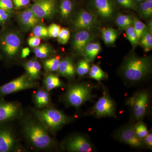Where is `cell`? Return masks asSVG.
<instances>
[{"instance_id": "6da1fadb", "label": "cell", "mask_w": 152, "mask_h": 152, "mask_svg": "<svg viewBox=\"0 0 152 152\" xmlns=\"http://www.w3.org/2000/svg\"><path fill=\"white\" fill-rule=\"evenodd\" d=\"M22 131L26 140L35 149L46 151L54 146V141L50 133L37 118L24 121Z\"/></svg>"}, {"instance_id": "7a4b0ae2", "label": "cell", "mask_w": 152, "mask_h": 152, "mask_svg": "<svg viewBox=\"0 0 152 152\" xmlns=\"http://www.w3.org/2000/svg\"><path fill=\"white\" fill-rule=\"evenodd\" d=\"M151 59L148 57L132 55L128 57L123 65V75L129 81H140L151 72Z\"/></svg>"}, {"instance_id": "3957f363", "label": "cell", "mask_w": 152, "mask_h": 152, "mask_svg": "<svg viewBox=\"0 0 152 152\" xmlns=\"http://www.w3.org/2000/svg\"><path fill=\"white\" fill-rule=\"evenodd\" d=\"M34 114L36 118L52 134H56L72 120L62 112L51 107L36 110Z\"/></svg>"}, {"instance_id": "277c9868", "label": "cell", "mask_w": 152, "mask_h": 152, "mask_svg": "<svg viewBox=\"0 0 152 152\" xmlns=\"http://www.w3.org/2000/svg\"><path fill=\"white\" fill-rule=\"evenodd\" d=\"M93 87L87 84H77L70 86L65 95V100L68 105L80 107L87 101L91 99Z\"/></svg>"}, {"instance_id": "5b68a950", "label": "cell", "mask_w": 152, "mask_h": 152, "mask_svg": "<svg viewBox=\"0 0 152 152\" xmlns=\"http://www.w3.org/2000/svg\"><path fill=\"white\" fill-rule=\"evenodd\" d=\"M37 87L36 83L27 74H24L7 84L0 86V97L4 96L23 90L36 88Z\"/></svg>"}, {"instance_id": "8992f818", "label": "cell", "mask_w": 152, "mask_h": 152, "mask_svg": "<svg viewBox=\"0 0 152 152\" xmlns=\"http://www.w3.org/2000/svg\"><path fill=\"white\" fill-rule=\"evenodd\" d=\"M23 115V109L20 102L0 100V124L18 119Z\"/></svg>"}, {"instance_id": "52a82bcc", "label": "cell", "mask_w": 152, "mask_h": 152, "mask_svg": "<svg viewBox=\"0 0 152 152\" xmlns=\"http://www.w3.org/2000/svg\"><path fill=\"white\" fill-rule=\"evenodd\" d=\"M149 96L146 91L137 93L128 100V104L132 109L136 119L140 121L143 118L146 113Z\"/></svg>"}, {"instance_id": "ba28073f", "label": "cell", "mask_w": 152, "mask_h": 152, "mask_svg": "<svg viewBox=\"0 0 152 152\" xmlns=\"http://www.w3.org/2000/svg\"><path fill=\"white\" fill-rule=\"evenodd\" d=\"M18 142L11 128L0 124V152H10L19 150Z\"/></svg>"}, {"instance_id": "9c48e42d", "label": "cell", "mask_w": 152, "mask_h": 152, "mask_svg": "<svg viewBox=\"0 0 152 152\" xmlns=\"http://www.w3.org/2000/svg\"><path fill=\"white\" fill-rule=\"evenodd\" d=\"M115 102L108 94L105 93L95 104L91 113L99 118L113 117L115 116Z\"/></svg>"}, {"instance_id": "30bf717a", "label": "cell", "mask_w": 152, "mask_h": 152, "mask_svg": "<svg viewBox=\"0 0 152 152\" xmlns=\"http://www.w3.org/2000/svg\"><path fill=\"white\" fill-rule=\"evenodd\" d=\"M62 147L68 151L91 152L93 147L85 137L80 135L73 136L67 139L62 144Z\"/></svg>"}, {"instance_id": "8fae6325", "label": "cell", "mask_w": 152, "mask_h": 152, "mask_svg": "<svg viewBox=\"0 0 152 152\" xmlns=\"http://www.w3.org/2000/svg\"><path fill=\"white\" fill-rule=\"evenodd\" d=\"M31 10L40 19L50 18L56 11L55 0H36Z\"/></svg>"}, {"instance_id": "7c38bea8", "label": "cell", "mask_w": 152, "mask_h": 152, "mask_svg": "<svg viewBox=\"0 0 152 152\" xmlns=\"http://www.w3.org/2000/svg\"><path fill=\"white\" fill-rule=\"evenodd\" d=\"M117 138L131 146L141 148L144 146L143 142L136 135L134 127L126 126L120 129L116 134Z\"/></svg>"}, {"instance_id": "4fadbf2b", "label": "cell", "mask_w": 152, "mask_h": 152, "mask_svg": "<svg viewBox=\"0 0 152 152\" xmlns=\"http://www.w3.org/2000/svg\"><path fill=\"white\" fill-rule=\"evenodd\" d=\"M97 19L94 15L85 10H82L78 14L74 26L76 30H91L96 26Z\"/></svg>"}, {"instance_id": "5bb4252c", "label": "cell", "mask_w": 152, "mask_h": 152, "mask_svg": "<svg viewBox=\"0 0 152 152\" xmlns=\"http://www.w3.org/2000/svg\"><path fill=\"white\" fill-rule=\"evenodd\" d=\"M91 4L98 15L105 19L113 17L115 5L114 0H91Z\"/></svg>"}, {"instance_id": "9a60e30c", "label": "cell", "mask_w": 152, "mask_h": 152, "mask_svg": "<svg viewBox=\"0 0 152 152\" xmlns=\"http://www.w3.org/2000/svg\"><path fill=\"white\" fill-rule=\"evenodd\" d=\"M94 39V34L89 30H79L74 37L72 45L74 50L77 53L83 55L85 47Z\"/></svg>"}, {"instance_id": "2e32d148", "label": "cell", "mask_w": 152, "mask_h": 152, "mask_svg": "<svg viewBox=\"0 0 152 152\" xmlns=\"http://www.w3.org/2000/svg\"><path fill=\"white\" fill-rule=\"evenodd\" d=\"M20 45L19 36L15 33H10L7 34L3 39L2 47L7 56L12 57L18 51Z\"/></svg>"}, {"instance_id": "e0dca14e", "label": "cell", "mask_w": 152, "mask_h": 152, "mask_svg": "<svg viewBox=\"0 0 152 152\" xmlns=\"http://www.w3.org/2000/svg\"><path fill=\"white\" fill-rule=\"evenodd\" d=\"M19 20L21 24L26 28H33L40 22L39 18L31 9H27L20 14Z\"/></svg>"}, {"instance_id": "ac0fdd59", "label": "cell", "mask_w": 152, "mask_h": 152, "mask_svg": "<svg viewBox=\"0 0 152 152\" xmlns=\"http://www.w3.org/2000/svg\"><path fill=\"white\" fill-rule=\"evenodd\" d=\"M34 102L35 105L39 109L50 107L51 99L48 91L44 88L38 90L34 94Z\"/></svg>"}, {"instance_id": "d6986e66", "label": "cell", "mask_w": 152, "mask_h": 152, "mask_svg": "<svg viewBox=\"0 0 152 152\" xmlns=\"http://www.w3.org/2000/svg\"><path fill=\"white\" fill-rule=\"evenodd\" d=\"M58 71L61 75L68 78L73 77L76 71L73 63L69 58H66L61 61Z\"/></svg>"}, {"instance_id": "ffe728a7", "label": "cell", "mask_w": 152, "mask_h": 152, "mask_svg": "<svg viewBox=\"0 0 152 152\" xmlns=\"http://www.w3.org/2000/svg\"><path fill=\"white\" fill-rule=\"evenodd\" d=\"M101 50L100 44L98 42H90L85 47L83 55L85 59L89 62H92L94 60Z\"/></svg>"}, {"instance_id": "44dd1931", "label": "cell", "mask_w": 152, "mask_h": 152, "mask_svg": "<svg viewBox=\"0 0 152 152\" xmlns=\"http://www.w3.org/2000/svg\"><path fill=\"white\" fill-rule=\"evenodd\" d=\"M44 88L47 91H51L54 89L64 86V84L58 76L50 74L45 76L43 81Z\"/></svg>"}, {"instance_id": "7402d4cb", "label": "cell", "mask_w": 152, "mask_h": 152, "mask_svg": "<svg viewBox=\"0 0 152 152\" xmlns=\"http://www.w3.org/2000/svg\"><path fill=\"white\" fill-rule=\"evenodd\" d=\"M101 31L103 39L107 45L113 44L118 36V31L112 28H103L101 30Z\"/></svg>"}, {"instance_id": "603a6c76", "label": "cell", "mask_w": 152, "mask_h": 152, "mask_svg": "<svg viewBox=\"0 0 152 152\" xmlns=\"http://www.w3.org/2000/svg\"><path fill=\"white\" fill-rule=\"evenodd\" d=\"M115 21L119 29L125 30L133 25L134 18L130 16L120 14L117 17Z\"/></svg>"}, {"instance_id": "cb8c5ba5", "label": "cell", "mask_w": 152, "mask_h": 152, "mask_svg": "<svg viewBox=\"0 0 152 152\" xmlns=\"http://www.w3.org/2000/svg\"><path fill=\"white\" fill-rule=\"evenodd\" d=\"M52 52L51 47L46 44L40 45L34 50L36 57L40 59L46 58L50 55Z\"/></svg>"}, {"instance_id": "d4e9b609", "label": "cell", "mask_w": 152, "mask_h": 152, "mask_svg": "<svg viewBox=\"0 0 152 152\" xmlns=\"http://www.w3.org/2000/svg\"><path fill=\"white\" fill-rule=\"evenodd\" d=\"M73 4L71 0H63L60 7V13L63 18H69L72 12Z\"/></svg>"}, {"instance_id": "484cf974", "label": "cell", "mask_w": 152, "mask_h": 152, "mask_svg": "<svg viewBox=\"0 0 152 152\" xmlns=\"http://www.w3.org/2000/svg\"><path fill=\"white\" fill-rule=\"evenodd\" d=\"M139 43L144 48L145 52H149L151 50L152 48V36L148 29H147L144 32L139 41Z\"/></svg>"}, {"instance_id": "4316f807", "label": "cell", "mask_w": 152, "mask_h": 152, "mask_svg": "<svg viewBox=\"0 0 152 152\" xmlns=\"http://www.w3.org/2000/svg\"><path fill=\"white\" fill-rule=\"evenodd\" d=\"M139 11L140 15L143 18H151L152 15V1H143L140 3Z\"/></svg>"}, {"instance_id": "83f0119b", "label": "cell", "mask_w": 152, "mask_h": 152, "mask_svg": "<svg viewBox=\"0 0 152 152\" xmlns=\"http://www.w3.org/2000/svg\"><path fill=\"white\" fill-rule=\"evenodd\" d=\"M61 61L58 58L48 59L44 61V67L48 72H55L58 70Z\"/></svg>"}, {"instance_id": "f1b7e54d", "label": "cell", "mask_w": 152, "mask_h": 152, "mask_svg": "<svg viewBox=\"0 0 152 152\" xmlns=\"http://www.w3.org/2000/svg\"><path fill=\"white\" fill-rule=\"evenodd\" d=\"M89 75L91 78L100 81L106 77V74L100 67L97 65H93L90 69Z\"/></svg>"}, {"instance_id": "f546056e", "label": "cell", "mask_w": 152, "mask_h": 152, "mask_svg": "<svg viewBox=\"0 0 152 152\" xmlns=\"http://www.w3.org/2000/svg\"><path fill=\"white\" fill-rule=\"evenodd\" d=\"M133 27L135 31L136 34L137 36L139 42L142 35L143 34L144 32L148 29V27L145 24L137 18H134V23H133Z\"/></svg>"}, {"instance_id": "4dcf8cb0", "label": "cell", "mask_w": 152, "mask_h": 152, "mask_svg": "<svg viewBox=\"0 0 152 152\" xmlns=\"http://www.w3.org/2000/svg\"><path fill=\"white\" fill-rule=\"evenodd\" d=\"M125 31L127 39L129 41L133 48H135L139 44V41L133 25L127 28Z\"/></svg>"}, {"instance_id": "1f68e13d", "label": "cell", "mask_w": 152, "mask_h": 152, "mask_svg": "<svg viewBox=\"0 0 152 152\" xmlns=\"http://www.w3.org/2000/svg\"><path fill=\"white\" fill-rule=\"evenodd\" d=\"M90 69L89 62L85 59L79 62L75 71L79 76H84L89 72Z\"/></svg>"}, {"instance_id": "d6a6232c", "label": "cell", "mask_w": 152, "mask_h": 152, "mask_svg": "<svg viewBox=\"0 0 152 152\" xmlns=\"http://www.w3.org/2000/svg\"><path fill=\"white\" fill-rule=\"evenodd\" d=\"M134 129L136 135L141 140L145 138L149 133L146 126L142 121L139 122L136 125Z\"/></svg>"}, {"instance_id": "836d02e7", "label": "cell", "mask_w": 152, "mask_h": 152, "mask_svg": "<svg viewBox=\"0 0 152 152\" xmlns=\"http://www.w3.org/2000/svg\"><path fill=\"white\" fill-rule=\"evenodd\" d=\"M70 37V32L67 28L61 29L57 37V40L59 43L64 45L67 43Z\"/></svg>"}, {"instance_id": "e575fe53", "label": "cell", "mask_w": 152, "mask_h": 152, "mask_svg": "<svg viewBox=\"0 0 152 152\" xmlns=\"http://www.w3.org/2000/svg\"><path fill=\"white\" fill-rule=\"evenodd\" d=\"M33 33L34 36L40 38L49 37L48 28L43 25H37L34 27Z\"/></svg>"}, {"instance_id": "d590c367", "label": "cell", "mask_w": 152, "mask_h": 152, "mask_svg": "<svg viewBox=\"0 0 152 152\" xmlns=\"http://www.w3.org/2000/svg\"><path fill=\"white\" fill-rule=\"evenodd\" d=\"M118 3L123 7L130 9L133 10L138 12L139 11V7L134 0H116Z\"/></svg>"}, {"instance_id": "8d00e7d4", "label": "cell", "mask_w": 152, "mask_h": 152, "mask_svg": "<svg viewBox=\"0 0 152 152\" xmlns=\"http://www.w3.org/2000/svg\"><path fill=\"white\" fill-rule=\"evenodd\" d=\"M42 66L37 60L34 59V68L32 73L30 77L31 79L34 81L37 80L40 76Z\"/></svg>"}, {"instance_id": "74e56055", "label": "cell", "mask_w": 152, "mask_h": 152, "mask_svg": "<svg viewBox=\"0 0 152 152\" xmlns=\"http://www.w3.org/2000/svg\"><path fill=\"white\" fill-rule=\"evenodd\" d=\"M49 37L57 38L61 30V27L56 24L53 23L47 28Z\"/></svg>"}, {"instance_id": "f35d334b", "label": "cell", "mask_w": 152, "mask_h": 152, "mask_svg": "<svg viewBox=\"0 0 152 152\" xmlns=\"http://www.w3.org/2000/svg\"><path fill=\"white\" fill-rule=\"evenodd\" d=\"M13 8V5L12 0H0V9L10 11Z\"/></svg>"}, {"instance_id": "ab89813d", "label": "cell", "mask_w": 152, "mask_h": 152, "mask_svg": "<svg viewBox=\"0 0 152 152\" xmlns=\"http://www.w3.org/2000/svg\"><path fill=\"white\" fill-rule=\"evenodd\" d=\"M41 39L36 36H33L28 39V43L29 46L31 48H36L40 45Z\"/></svg>"}, {"instance_id": "60d3db41", "label": "cell", "mask_w": 152, "mask_h": 152, "mask_svg": "<svg viewBox=\"0 0 152 152\" xmlns=\"http://www.w3.org/2000/svg\"><path fill=\"white\" fill-rule=\"evenodd\" d=\"M10 16L9 11L0 9V23H4L7 20Z\"/></svg>"}, {"instance_id": "b9f144b4", "label": "cell", "mask_w": 152, "mask_h": 152, "mask_svg": "<svg viewBox=\"0 0 152 152\" xmlns=\"http://www.w3.org/2000/svg\"><path fill=\"white\" fill-rule=\"evenodd\" d=\"M15 5L17 8H20L22 7L27 6L29 4L30 0H12Z\"/></svg>"}, {"instance_id": "7bdbcfd3", "label": "cell", "mask_w": 152, "mask_h": 152, "mask_svg": "<svg viewBox=\"0 0 152 152\" xmlns=\"http://www.w3.org/2000/svg\"><path fill=\"white\" fill-rule=\"evenodd\" d=\"M144 140V143L146 145L148 148L152 149V134L148 133L146 137L143 139Z\"/></svg>"}, {"instance_id": "ee69618b", "label": "cell", "mask_w": 152, "mask_h": 152, "mask_svg": "<svg viewBox=\"0 0 152 152\" xmlns=\"http://www.w3.org/2000/svg\"><path fill=\"white\" fill-rule=\"evenodd\" d=\"M30 53V50L28 48H24L23 49L22 51L21 57L22 58H26L29 55Z\"/></svg>"}, {"instance_id": "f6af8a7d", "label": "cell", "mask_w": 152, "mask_h": 152, "mask_svg": "<svg viewBox=\"0 0 152 152\" xmlns=\"http://www.w3.org/2000/svg\"><path fill=\"white\" fill-rule=\"evenodd\" d=\"M148 26L147 27H148V29L150 32L152 34V21L151 20H150L148 22Z\"/></svg>"}, {"instance_id": "bcb514c9", "label": "cell", "mask_w": 152, "mask_h": 152, "mask_svg": "<svg viewBox=\"0 0 152 152\" xmlns=\"http://www.w3.org/2000/svg\"><path fill=\"white\" fill-rule=\"evenodd\" d=\"M134 1L136 2V3H137H137H139V4H140V3L143 1V0H134Z\"/></svg>"}, {"instance_id": "7dc6e473", "label": "cell", "mask_w": 152, "mask_h": 152, "mask_svg": "<svg viewBox=\"0 0 152 152\" xmlns=\"http://www.w3.org/2000/svg\"><path fill=\"white\" fill-rule=\"evenodd\" d=\"M143 1H152V0H143Z\"/></svg>"}, {"instance_id": "c3c4849f", "label": "cell", "mask_w": 152, "mask_h": 152, "mask_svg": "<svg viewBox=\"0 0 152 152\" xmlns=\"http://www.w3.org/2000/svg\"><path fill=\"white\" fill-rule=\"evenodd\" d=\"M0 58H1V57H0Z\"/></svg>"}]
</instances>
